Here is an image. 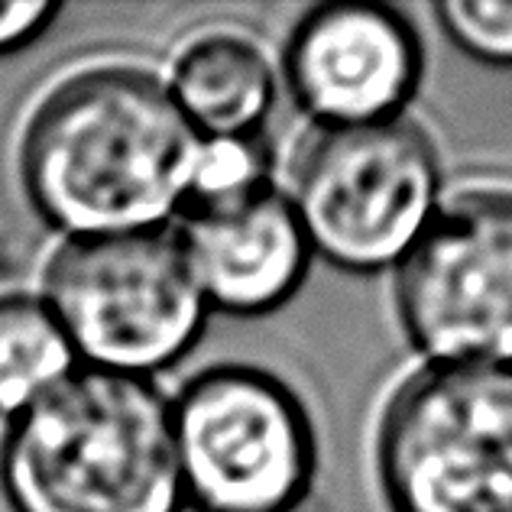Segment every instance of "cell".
<instances>
[{"label": "cell", "instance_id": "6da1fadb", "mask_svg": "<svg viewBox=\"0 0 512 512\" xmlns=\"http://www.w3.org/2000/svg\"><path fill=\"white\" fill-rule=\"evenodd\" d=\"M205 137L166 82L133 62H94L52 82L17 143L26 201L65 237L153 231L195 188Z\"/></svg>", "mask_w": 512, "mask_h": 512}, {"label": "cell", "instance_id": "7a4b0ae2", "mask_svg": "<svg viewBox=\"0 0 512 512\" xmlns=\"http://www.w3.org/2000/svg\"><path fill=\"white\" fill-rule=\"evenodd\" d=\"M10 512H182L172 399L153 380L75 367L0 435Z\"/></svg>", "mask_w": 512, "mask_h": 512}, {"label": "cell", "instance_id": "3957f363", "mask_svg": "<svg viewBox=\"0 0 512 512\" xmlns=\"http://www.w3.org/2000/svg\"><path fill=\"white\" fill-rule=\"evenodd\" d=\"M444 172L412 117L315 124L295 146L289 201L308 247L344 273L399 266L441 205Z\"/></svg>", "mask_w": 512, "mask_h": 512}, {"label": "cell", "instance_id": "277c9868", "mask_svg": "<svg viewBox=\"0 0 512 512\" xmlns=\"http://www.w3.org/2000/svg\"><path fill=\"white\" fill-rule=\"evenodd\" d=\"M389 512H512V363H425L376 422Z\"/></svg>", "mask_w": 512, "mask_h": 512}, {"label": "cell", "instance_id": "5b68a950", "mask_svg": "<svg viewBox=\"0 0 512 512\" xmlns=\"http://www.w3.org/2000/svg\"><path fill=\"white\" fill-rule=\"evenodd\" d=\"M46 308L85 367L146 376L192 354L208 302L172 231L65 237L43 269Z\"/></svg>", "mask_w": 512, "mask_h": 512}, {"label": "cell", "instance_id": "8992f818", "mask_svg": "<svg viewBox=\"0 0 512 512\" xmlns=\"http://www.w3.org/2000/svg\"><path fill=\"white\" fill-rule=\"evenodd\" d=\"M185 503L198 512H289L318 470V435L299 393L253 363H214L172 399Z\"/></svg>", "mask_w": 512, "mask_h": 512}, {"label": "cell", "instance_id": "52a82bcc", "mask_svg": "<svg viewBox=\"0 0 512 512\" xmlns=\"http://www.w3.org/2000/svg\"><path fill=\"white\" fill-rule=\"evenodd\" d=\"M396 273V315L428 363H512V185L441 198Z\"/></svg>", "mask_w": 512, "mask_h": 512}, {"label": "cell", "instance_id": "ba28073f", "mask_svg": "<svg viewBox=\"0 0 512 512\" xmlns=\"http://www.w3.org/2000/svg\"><path fill=\"white\" fill-rule=\"evenodd\" d=\"M292 101L315 124L402 117L425 75V46L399 7L331 0L305 10L282 49Z\"/></svg>", "mask_w": 512, "mask_h": 512}, {"label": "cell", "instance_id": "9c48e42d", "mask_svg": "<svg viewBox=\"0 0 512 512\" xmlns=\"http://www.w3.org/2000/svg\"><path fill=\"white\" fill-rule=\"evenodd\" d=\"M175 218L172 234L208 308L256 318L302 289L315 253L289 195L273 179L188 198Z\"/></svg>", "mask_w": 512, "mask_h": 512}, {"label": "cell", "instance_id": "30bf717a", "mask_svg": "<svg viewBox=\"0 0 512 512\" xmlns=\"http://www.w3.org/2000/svg\"><path fill=\"white\" fill-rule=\"evenodd\" d=\"M166 88L205 140H260L276 111L279 75L260 39L221 23L182 39Z\"/></svg>", "mask_w": 512, "mask_h": 512}, {"label": "cell", "instance_id": "8fae6325", "mask_svg": "<svg viewBox=\"0 0 512 512\" xmlns=\"http://www.w3.org/2000/svg\"><path fill=\"white\" fill-rule=\"evenodd\" d=\"M75 350L43 299L0 295V415H17L75 370Z\"/></svg>", "mask_w": 512, "mask_h": 512}, {"label": "cell", "instance_id": "7c38bea8", "mask_svg": "<svg viewBox=\"0 0 512 512\" xmlns=\"http://www.w3.org/2000/svg\"><path fill=\"white\" fill-rule=\"evenodd\" d=\"M441 33L483 65L512 69V4L503 0H444L435 4Z\"/></svg>", "mask_w": 512, "mask_h": 512}, {"label": "cell", "instance_id": "4fadbf2b", "mask_svg": "<svg viewBox=\"0 0 512 512\" xmlns=\"http://www.w3.org/2000/svg\"><path fill=\"white\" fill-rule=\"evenodd\" d=\"M266 150L260 140H205L201 163L195 172V188L188 198L224 195L269 179Z\"/></svg>", "mask_w": 512, "mask_h": 512}, {"label": "cell", "instance_id": "5bb4252c", "mask_svg": "<svg viewBox=\"0 0 512 512\" xmlns=\"http://www.w3.org/2000/svg\"><path fill=\"white\" fill-rule=\"evenodd\" d=\"M59 13L62 4H49V0H17V4L0 0V56H13L33 46Z\"/></svg>", "mask_w": 512, "mask_h": 512}, {"label": "cell", "instance_id": "9a60e30c", "mask_svg": "<svg viewBox=\"0 0 512 512\" xmlns=\"http://www.w3.org/2000/svg\"><path fill=\"white\" fill-rule=\"evenodd\" d=\"M289 512H312V509H305V506H295V509H289Z\"/></svg>", "mask_w": 512, "mask_h": 512}]
</instances>
